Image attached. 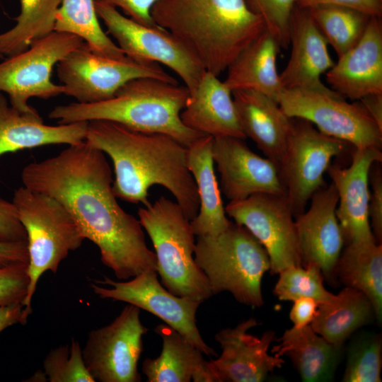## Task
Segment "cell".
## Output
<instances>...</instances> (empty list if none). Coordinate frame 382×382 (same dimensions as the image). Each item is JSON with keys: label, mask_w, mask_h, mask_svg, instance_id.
<instances>
[{"label": "cell", "mask_w": 382, "mask_h": 382, "mask_svg": "<svg viewBox=\"0 0 382 382\" xmlns=\"http://www.w3.org/2000/svg\"><path fill=\"white\" fill-rule=\"evenodd\" d=\"M44 373L50 382H95L85 364L78 340L51 349L43 360Z\"/></svg>", "instance_id": "d590c367"}, {"label": "cell", "mask_w": 382, "mask_h": 382, "mask_svg": "<svg viewBox=\"0 0 382 382\" xmlns=\"http://www.w3.org/2000/svg\"><path fill=\"white\" fill-rule=\"evenodd\" d=\"M306 9L338 57L358 42L371 17L360 11L337 5H318Z\"/></svg>", "instance_id": "d6a6232c"}, {"label": "cell", "mask_w": 382, "mask_h": 382, "mask_svg": "<svg viewBox=\"0 0 382 382\" xmlns=\"http://www.w3.org/2000/svg\"><path fill=\"white\" fill-rule=\"evenodd\" d=\"M189 94L178 83L138 78L125 83L108 100L57 105L49 117L58 124L111 121L139 132L168 134L189 146L204 135L187 127L180 118Z\"/></svg>", "instance_id": "277c9868"}, {"label": "cell", "mask_w": 382, "mask_h": 382, "mask_svg": "<svg viewBox=\"0 0 382 382\" xmlns=\"http://www.w3.org/2000/svg\"><path fill=\"white\" fill-rule=\"evenodd\" d=\"M348 144L320 132L306 120L291 118L278 168L294 217L306 209L313 194L325 186L324 174L332 159L341 154Z\"/></svg>", "instance_id": "30bf717a"}, {"label": "cell", "mask_w": 382, "mask_h": 382, "mask_svg": "<svg viewBox=\"0 0 382 382\" xmlns=\"http://www.w3.org/2000/svg\"><path fill=\"white\" fill-rule=\"evenodd\" d=\"M12 202L27 235L30 282L23 306L32 313V299L41 275L56 273L85 238L69 211L49 195L21 186L15 190Z\"/></svg>", "instance_id": "52a82bcc"}, {"label": "cell", "mask_w": 382, "mask_h": 382, "mask_svg": "<svg viewBox=\"0 0 382 382\" xmlns=\"http://www.w3.org/2000/svg\"><path fill=\"white\" fill-rule=\"evenodd\" d=\"M325 75L332 90L353 100L382 93L381 17H371L358 42Z\"/></svg>", "instance_id": "ffe728a7"}, {"label": "cell", "mask_w": 382, "mask_h": 382, "mask_svg": "<svg viewBox=\"0 0 382 382\" xmlns=\"http://www.w3.org/2000/svg\"><path fill=\"white\" fill-rule=\"evenodd\" d=\"M91 287L101 299L126 302L155 315L204 354L216 355L203 340L196 324V313L202 302L171 294L158 282L156 271H144L127 282L105 276Z\"/></svg>", "instance_id": "5bb4252c"}, {"label": "cell", "mask_w": 382, "mask_h": 382, "mask_svg": "<svg viewBox=\"0 0 382 382\" xmlns=\"http://www.w3.org/2000/svg\"><path fill=\"white\" fill-rule=\"evenodd\" d=\"M57 73L64 94L81 103L108 100L125 83L138 78L177 83L158 64L139 62L127 57H106L92 52L84 42L57 63Z\"/></svg>", "instance_id": "8fae6325"}, {"label": "cell", "mask_w": 382, "mask_h": 382, "mask_svg": "<svg viewBox=\"0 0 382 382\" xmlns=\"http://www.w3.org/2000/svg\"><path fill=\"white\" fill-rule=\"evenodd\" d=\"M162 339L158 357L146 359L142 371L148 382H216L203 353L168 325L156 327Z\"/></svg>", "instance_id": "484cf974"}, {"label": "cell", "mask_w": 382, "mask_h": 382, "mask_svg": "<svg viewBox=\"0 0 382 382\" xmlns=\"http://www.w3.org/2000/svg\"><path fill=\"white\" fill-rule=\"evenodd\" d=\"M375 163L370 170L371 184L369 202V218L372 233L377 243L382 242V170L380 163Z\"/></svg>", "instance_id": "f35d334b"}, {"label": "cell", "mask_w": 382, "mask_h": 382, "mask_svg": "<svg viewBox=\"0 0 382 382\" xmlns=\"http://www.w3.org/2000/svg\"><path fill=\"white\" fill-rule=\"evenodd\" d=\"M309 202V207L295 217L301 266L318 267L323 278L333 282L345 242L336 215L337 190L331 183Z\"/></svg>", "instance_id": "2e32d148"}, {"label": "cell", "mask_w": 382, "mask_h": 382, "mask_svg": "<svg viewBox=\"0 0 382 382\" xmlns=\"http://www.w3.org/2000/svg\"><path fill=\"white\" fill-rule=\"evenodd\" d=\"M120 8L130 18L144 25H154L151 10L158 0H96Z\"/></svg>", "instance_id": "60d3db41"}, {"label": "cell", "mask_w": 382, "mask_h": 382, "mask_svg": "<svg viewBox=\"0 0 382 382\" xmlns=\"http://www.w3.org/2000/svg\"><path fill=\"white\" fill-rule=\"evenodd\" d=\"M30 314L21 303L0 306V332L15 324H26Z\"/></svg>", "instance_id": "f6af8a7d"}, {"label": "cell", "mask_w": 382, "mask_h": 382, "mask_svg": "<svg viewBox=\"0 0 382 382\" xmlns=\"http://www.w3.org/2000/svg\"><path fill=\"white\" fill-rule=\"evenodd\" d=\"M140 308L128 304L108 325L92 330L82 354L95 381L139 382L137 364L148 328L140 320Z\"/></svg>", "instance_id": "4fadbf2b"}, {"label": "cell", "mask_w": 382, "mask_h": 382, "mask_svg": "<svg viewBox=\"0 0 382 382\" xmlns=\"http://www.w3.org/2000/svg\"><path fill=\"white\" fill-rule=\"evenodd\" d=\"M232 95L245 137L278 166L286 148L291 118L277 101L263 93L240 90L233 91Z\"/></svg>", "instance_id": "cb8c5ba5"}, {"label": "cell", "mask_w": 382, "mask_h": 382, "mask_svg": "<svg viewBox=\"0 0 382 382\" xmlns=\"http://www.w3.org/2000/svg\"><path fill=\"white\" fill-rule=\"evenodd\" d=\"M278 274L273 293L280 301L311 298L323 304L331 303L336 298V295L325 289L322 273L315 266H292Z\"/></svg>", "instance_id": "836d02e7"}, {"label": "cell", "mask_w": 382, "mask_h": 382, "mask_svg": "<svg viewBox=\"0 0 382 382\" xmlns=\"http://www.w3.org/2000/svg\"><path fill=\"white\" fill-rule=\"evenodd\" d=\"M297 0H245L250 9L259 16L265 30L280 47L289 45L290 23Z\"/></svg>", "instance_id": "8d00e7d4"}, {"label": "cell", "mask_w": 382, "mask_h": 382, "mask_svg": "<svg viewBox=\"0 0 382 382\" xmlns=\"http://www.w3.org/2000/svg\"><path fill=\"white\" fill-rule=\"evenodd\" d=\"M381 161V150L353 147L348 167L330 164L327 170L337 192L336 215L347 243L376 241L369 218V174L372 166Z\"/></svg>", "instance_id": "d6986e66"}, {"label": "cell", "mask_w": 382, "mask_h": 382, "mask_svg": "<svg viewBox=\"0 0 382 382\" xmlns=\"http://www.w3.org/2000/svg\"><path fill=\"white\" fill-rule=\"evenodd\" d=\"M296 5L303 8L318 5H337L352 8L371 16H382V0H297Z\"/></svg>", "instance_id": "b9f144b4"}, {"label": "cell", "mask_w": 382, "mask_h": 382, "mask_svg": "<svg viewBox=\"0 0 382 382\" xmlns=\"http://www.w3.org/2000/svg\"><path fill=\"white\" fill-rule=\"evenodd\" d=\"M151 16L217 76L265 30L245 0H158Z\"/></svg>", "instance_id": "3957f363"}, {"label": "cell", "mask_w": 382, "mask_h": 382, "mask_svg": "<svg viewBox=\"0 0 382 382\" xmlns=\"http://www.w3.org/2000/svg\"><path fill=\"white\" fill-rule=\"evenodd\" d=\"M212 156L221 192L230 201L258 193L286 196L278 166L252 151L243 139L214 138Z\"/></svg>", "instance_id": "e0dca14e"}, {"label": "cell", "mask_w": 382, "mask_h": 382, "mask_svg": "<svg viewBox=\"0 0 382 382\" xmlns=\"http://www.w3.org/2000/svg\"><path fill=\"white\" fill-rule=\"evenodd\" d=\"M28 263L0 267V306L23 302L28 294Z\"/></svg>", "instance_id": "74e56055"}, {"label": "cell", "mask_w": 382, "mask_h": 382, "mask_svg": "<svg viewBox=\"0 0 382 382\" xmlns=\"http://www.w3.org/2000/svg\"><path fill=\"white\" fill-rule=\"evenodd\" d=\"M95 7L98 18L127 57L166 66L181 79L190 93L195 90L206 70L172 33L157 25L140 23L96 0Z\"/></svg>", "instance_id": "9c48e42d"}, {"label": "cell", "mask_w": 382, "mask_h": 382, "mask_svg": "<svg viewBox=\"0 0 382 382\" xmlns=\"http://www.w3.org/2000/svg\"><path fill=\"white\" fill-rule=\"evenodd\" d=\"M374 314L372 304L362 292L345 286L331 303L320 304L311 323L313 329L336 347Z\"/></svg>", "instance_id": "f546056e"}, {"label": "cell", "mask_w": 382, "mask_h": 382, "mask_svg": "<svg viewBox=\"0 0 382 382\" xmlns=\"http://www.w3.org/2000/svg\"><path fill=\"white\" fill-rule=\"evenodd\" d=\"M3 56V54L0 52V58Z\"/></svg>", "instance_id": "7dc6e473"}, {"label": "cell", "mask_w": 382, "mask_h": 382, "mask_svg": "<svg viewBox=\"0 0 382 382\" xmlns=\"http://www.w3.org/2000/svg\"><path fill=\"white\" fill-rule=\"evenodd\" d=\"M194 258L212 294L229 291L241 303L263 305L262 279L270 270L268 254L243 226L231 221L216 236H198Z\"/></svg>", "instance_id": "5b68a950"}, {"label": "cell", "mask_w": 382, "mask_h": 382, "mask_svg": "<svg viewBox=\"0 0 382 382\" xmlns=\"http://www.w3.org/2000/svg\"><path fill=\"white\" fill-rule=\"evenodd\" d=\"M276 340L279 343L272 348V352L276 357H289L302 381L332 379L341 348L318 335L311 325L287 329Z\"/></svg>", "instance_id": "83f0119b"}, {"label": "cell", "mask_w": 382, "mask_h": 382, "mask_svg": "<svg viewBox=\"0 0 382 382\" xmlns=\"http://www.w3.org/2000/svg\"><path fill=\"white\" fill-rule=\"evenodd\" d=\"M139 220L152 241L156 272L171 294L203 302L213 294L194 258L195 234L176 202L162 196L138 210Z\"/></svg>", "instance_id": "8992f818"}, {"label": "cell", "mask_w": 382, "mask_h": 382, "mask_svg": "<svg viewBox=\"0 0 382 382\" xmlns=\"http://www.w3.org/2000/svg\"><path fill=\"white\" fill-rule=\"evenodd\" d=\"M16 24L0 34V52L12 56L27 50L35 40L54 30L56 13L62 0H20Z\"/></svg>", "instance_id": "1f68e13d"}, {"label": "cell", "mask_w": 382, "mask_h": 382, "mask_svg": "<svg viewBox=\"0 0 382 382\" xmlns=\"http://www.w3.org/2000/svg\"><path fill=\"white\" fill-rule=\"evenodd\" d=\"M84 142L112 160L117 198L146 207L149 189L158 185L170 192L190 221L197 214L199 201L187 165V146L175 138L96 120L88 122Z\"/></svg>", "instance_id": "7a4b0ae2"}, {"label": "cell", "mask_w": 382, "mask_h": 382, "mask_svg": "<svg viewBox=\"0 0 382 382\" xmlns=\"http://www.w3.org/2000/svg\"><path fill=\"white\" fill-rule=\"evenodd\" d=\"M358 101L363 105L378 127L382 129V93L369 94Z\"/></svg>", "instance_id": "bcb514c9"}, {"label": "cell", "mask_w": 382, "mask_h": 382, "mask_svg": "<svg viewBox=\"0 0 382 382\" xmlns=\"http://www.w3.org/2000/svg\"><path fill=\"white\" fill-rule=\"evenodd\" d=\"M289 60L279 74L284 90L324 89L320 76L335 64L328 42L306 8L296 5L290 23Z\"/></svg>", "instance_id": "44dd1931"}, {"label": "cell", "mask_w": 382, "mask_h": 382, "mask_svg": "<svg viewBox=\"0 0 382 382\" xmlns=\"http://www.w3.org/2000/svg\"><path fill=\"white\" fill-rule=\"evenodd\" d=\"M21 180L25 187L64 205L117 279L156 271V255L146 245L139 220L117 201L112 171L103 151L84 141L69 145L54 156L25 166Z\"/></svg>", "instance_id": "6da1fadb"}, {"label": "cell", "mask_w": 382, "mask_h": 382, "mask_svg": "<svg viewBox=\"0 0 382 382\" xmlns=\"http://www.w3.org/2000/svg\"><path fill=\"white\" fill-rule=\"evenodd\" d=\"M225 210L265 248L270 257L271 274L301 266L295 217L285 195L254 194L243 199L230 201Z\"/></svg>", "instance_id": "9a60e30c"}, {"label": "cell", "mask_w": 382, "mask_h": 382, "mask_svg": "<svg viewBox=\"0 0 382 382\" xmlns=\"http://www.w3.org/2000/svg\"><path fill=\"white\" fill-rule=\"evenodd\" d=\"M257 325L256 319L251 318L215 335L222 349L219 358L209 361L216 382H260L282 367L284 360L268 354L270 345L276 340L274 332L267 330L261 337L248 333Z\"/></svg>", "instance_id": "ac0fdd59"}, {"label": "cell", "mask_w": 382, "mask_h": 382, "mask_svg": "<svg viewBox=\"0 0 382 382\" xmlns=\"http://www.w3.org/2000/svg\"><path fill=\"white\" fill-rule=\"evenodd\" d=\"M180 118L187 127L213 138H246L238 121L232 91L219 76L207 71L189 94Z\"/></svg>", "instance_id": "7402d4cb"}, {"label": "cell", "mask_w": 382, "mask_h": 382, "mask_svg": "<svg viewBox=\"0 0 382 382\" xmlns=\"http://www.w3.org/2000/svg\"><path fill=\"white\" fill-rule=\"evenodd\" d=\"M336 275L347 287L365 294L378 323L382 318V245L376 241L347 243L339 257Z\"/></svg>", "instance_id": "f1b7e54d"}, {"label": "cell", "mask_w": 382, "mask_h": 382, "mask_svg": "<svg viewBox=\"0 0 382 382\" xmlns=\"http://www.w3.org/2000/svg\"><path fill=\"white\" fill-rule=\"evenodd\" d=\"M0 241L27 242V235L12 202L0 197Z\"/></svg>", "instance_id": "ab89813d"}, {"label": "cell", "mask_w": 382, "mask_h": 382, "mask_svg": "<svg viewBox=\"0 0 382 382\" xmlns=\"http://www.w3.org/2000/svg\"><path fill=\"white\" fill-rule=\"evenodd\" d=\"M54 30L81 37L98 54L117 59L127 57L101 28L95 0H62L56 13Z\"/></svg>", "instance_id": "4dcf8cb0"}, {"label": "cell", "mask_w": 382, "mask_h": 382, "mask_svg": "<svg viewBox=\"0 0 382 382\" xmlns=\"http://www.w3.org/2000/svg\"><path fill=\"white\" fill-rule=\"evenodd\" d=\"M382 341L379 335H365L350 346L345 382H381Z\"/></svg>", "instance_id": "e575fe53"}, {"label": "cell", "mask_w": 382, "mask_h": 382, "mask_svg": "<svg viewBox=\"0 0 382 382\" xmlns=\"http://www.w3.org/2000/svg\"><path fill=\"white\" fill-rule=\"evenodd\" d=\"M88 122L48 125L36 110L23 112L8 105L0 92V156L50 144L84 141Z\"/></svg>", "instance_id": "603a6c76"}, {"label": "cell", "mask_w": 382, "mask_h": 382, "mask_svg": "<svg viewBox=\"0 0 382 382\" xmlns=\"http://www.w3.org/2000/svg\"><path fill=\"white\" fill-rule=\"evenodd\" d=\"M278 103L289 118L306 120L354 148L382 149V129L360 102L349 103L332 88L284 90Z\"/></svg>", "instance_id": "ba28073f"}, {"label": "cell", "mask_w": 382, "mask_h": 382, "mask_svg": "<svg viewBox=\"0 0 382 382\" xmlns=\"http://www.w3.org/2000/svg\"><path fill=\"white\" fill-rule=\"evenodd\" d=\"M83 40L73 34L54 30L33 42L22 52L0 62V92L6 93L10 105L23 112L35 109L28 100L49 99L64 93L63 85L51 80L52 69Z\"/></svg>", "instance_id": "7c38bea8"}, {"label": "cell", "mask_w": 382, "mask_h": 382, "mask_svg": "<svg viewBox=\"0 0 382 382\" xmlns=\"http://www.w3.org/2000/svg\"><path fill=\"white\" fill-rule=\"evenodd\" d=\"M293 303L289 313L293 327L301 328L311 325L316 316L319 303L311 298L298 299Z\"/></svg>", "instance_id": "7bdbcfd3"}, {"label": "cell", "mask_w": 382, "mask_h": 382, "mask_svg": "<svg viewBox=\"0 0 382 382\" xmlns=\"http://www.w3.org/2000/svg\"><path fill=\"white\" fill-rule=\"evenodd\" d=\"M214 138L203 135L187 146V165L195 182L199 211L190 221L195 236H216L230 224L224 205L212 156Z\"/></svg>", "instance_id": "d4e9b609"}, {"label": "cell", "mask_w": 382, "mask_h": 382, "mask_svg": "<svg viewBox=\"0 0 382 382\" xmlns=\"http://www.w3.org/2000/svg\"><path fill=\"white\" fill-rule=\"evenodd\" d=\"M27 242L0 241V267L18 263H28Z\"/></svg>", "instance_id": "ee69618b"}, {"label": "cell", "mask_w": 382, "mask_h": 382, "mask_svg": "<svg viewBox=\"0 0 382 382\" xmlns=\"http://www.w3.org/2000/svg\"><path fill=\"white\" fill-rule=\"evenodd\" d=\"M279 48L274 37L265 30L228 67L226 86L232 92L255 91L278 103L284 91L277 68Z\"/></svg>", "instance_id": "4316f807"}]
</instances>
